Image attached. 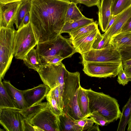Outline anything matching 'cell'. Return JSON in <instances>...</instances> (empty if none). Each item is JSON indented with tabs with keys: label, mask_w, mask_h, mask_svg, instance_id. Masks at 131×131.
I'll return each instance as SVG.
<instances>
[{
	"label": "cell",
	"mask_w": 131,
	"mask_h": 131,
	"mask_svg": "<svg viewBox=\"0 0 131 131\" xmlns=\"http://www.w3.org/2000/svg\"><path fill=\"white\" fill-rule=\"evenodd\" d=\"M123 68L131 66V59L122 61Z\"/></svg>",
	"instance_id": "42"
},
{
	"label": "cell",
	"mask_w": 131,
	"mask_h": 131,
	"mask_svg": "<svg viewBox=\"0 0 131 131\" xmlns=\"http://www.w3.org/2000/svg\"><path fill=\"white\" fill-rule=\"evenodd\" d=\"M48 102L40 103L20 110L19 112L24 117L29 121L47 107Z\"/></svg>",
	"instance_id": "24"
},
{
	"label": "cell",
	"mask_w": 131,
	"mask_h": 131,
	"mask_svg": "<svg viewBox=\"0 0 131 131\" xmlns=\"http://www.w3.org/2000/svg\"><path fill=\"white\" fill-rule=\"evenodd\" d=\"M117 81L118 83L123 86H125L131 81V79L128 77L125 72L122 65V61L121 63L117 75Z\"/></svg>",
	"instance_id": "34"
},
{
	"label": "cell",
	"mask_w": 131,
	"mask_h": 131,
	"mask_svg": "<svg viewBox=\"0 0 131 131\" xmlns=\"http://www.w3.org/2000/svg\"><path fill=\"white\" fill-rule=\"evenodd\" d=\"M69 0H31V23L38 43L55 39L66 23Z\"/></svg>",
	"instance_id": "1"
},
{
	"label": "cell",
	"mask_w": 131,
	"mask_h": 131,
	"mask_svg": "<svg viewBox=\"0 0 131 131\" xmlns=\"http://www.w3.org/2000/svg\"><path fill=\"white\" fill-rule=\"evenodd\" d=\"M98 27L96 21L72 31L69 33L70 40L72 41L79 37L89 33Z\"/></svg>",
	"instance_id": "28"
},
{
	"label": "cell",
	"mask_w": 131,
	"mask_h": 131,
	"mask_svg": "<svg viewBox=\"0 0 131 131\" xmlns=\"http://www.w3.org/2000/svg\"><path fill=\"white\" fill-rule=\"evenodd\" d=\"M23 60L24 63L29 68L33 69L37 72L42 66L37 51L34 48L25 55Z\"/></svg>",
	"instance_id": "18"
},
{
	"label": "cell",
	"mask_w": 131,
	"mask_h": 131,
	"mask_svg": "<svg viewBox=\"0 0 131 131\" xmlns=\"http://www.w3.org/2000/svg\"><path fill=\"white\" fill-rule=\"evenodd\" d=\"M131 5V0H115L111 7L112 16L117 15Z\"/></svg>",
	"instance_id": "29"
},
{
	"label": "cell",
	"mask_w": 131,
	"mask_h": 131,
	"mask_svg": "<svg viewBox=\"0 0 131 131\" xmlns=\"http://www.w3.org/2000/svg\"><path fill=\"white\" fill-rule=\"evenodd\" d=\"M124 45L131 46V41L127 43L126 44V45Z\"/></svg>",
	"instance_id": "48"
},
{
	"label": "cell",
	"mask_w": 131,
	"mask_h": 131,
	"mask_svg": "<svg viewBox=\"0 0 131 131\" xmlns=\"http://www.w3.org/2000/svg\"><path fill=\"white\" fill-rule=\"evenodd\" d=\"M59 107L63 110L64 106L63 97L59 86L50 89Z\"/></svg>",
	"instance_id": "33"
},
{
	"label": "cell",
	"mask_w": 131,
	"mask_h": 131,
	"mask_svg": "<svg viewBox=\"0 0 131 131\" xmlns=\"http://www.w3.org/2000/svg\"><path fill=\"white\" fill-rule=\"evenodd\" d=\"M109 44V41L99 31L95 37L92 49H102L107 46Z\"/></svg>",
	"instance_id": "31"
},
{
	"label": "cell",
	"mask_w": 131,
	"mask_h": 131,
	"mask_svg": "<svg viewBox=\"0 0 131 131\" xmlns=\"http://www.w3.org/2000/svg\"><path fill=\"white\" fill-rule=\"evenodd\" d=\"M81 86L80 73L78 71L71 72L67 70L64 78L62 95L64 108L73 99Z\"/></svg>",
	"instance_id": "11"
},
{
	"label": "cell",
	"mask_w": 131,
	"mask_h": 131,
	"mask_svg": "<svg viewBox=\"0 0 131 131\" xmlns=\"http://www.w3.org/2000/svg\"><path fill=\"white\" fill-rule=\"evenodd\" d=\"M99 9L98 24L102 31L105 32L112 16L111 7L112 0H101Z\"/></svg>",
	"instance_id": "17"
},
{
	"label": "cell",
	"mask_w": 131,
	"mask_h": 131,
	"mask_svg": "<svg viewBox=\"0 0 131 131\" xmlns=\"http://www.w3.org/2000/svg\"><path fill=\"white\" fill-rule=\"evenodd\" d=\"M129 131H131V128H130L129 130Z\"/></svg>",
	"instance_id": "49"
},
{
	"label": "cell",
	"mask_w": 131,
	"mask_h": 131,
	"mask_svg": "<svg viewBox=\"0 0 131 131\" xmlns=\"http://www.w3.org/2000/svg\"><path fill=\"white\" fill-rule=\"evenodd\" d=\"M17 109L0 108V123L7 131H24V117Z\"/></svg>",
	"instance_id": "10"
},
{
	"label": "cell",
	"mask_w": 131,
	"mask_h": 131,
	"mask_svg": "<svg viewBox=\"0 0 131 131\" xmlns=\"http://www.w3.org/2000/svg\"><path fill=\"white\" fill-rule=\"evenodd\" d=\"M131 115V93L127 103L122 108L117 131H125Z\"/></svg>",
	"instance_id": "23"
},
{
	"label": "cell",
	"mask_w": 131,
	"mask_h": 131,
	"mask_svg": "<svg viewBox=\"0 0 131 131\" xmlns=\"http://www.w3.org/2000/svg\"><path fill=\"white\" fill-rule=\"evenodd\" d=\"M24 131H41L36 127L32 125L26 118H24L23 121Z\"/></svg>",
	"instance_id": "38"
},
{
	"label": "cell",
	"mask_w": 131,
	"mask_h": 131,
	"mask_svg": "<svg viewBox=\"0 0 131 131\" xmlns=\"http://www.w3.org/2000/svg\"><path fill=\"white\" fill-rule=\"evenodd\" d=\"M70 42L60 34L53 40L38 43L36 49L42 64L55 56H60L64 59L71 57L76 52Z\"/></svg>",
	"instance_id": "3"
},
{
	"label": "cell",
	"mask_w": 131,
	"mask_h": 131,
	"mask_svg": "<svg viewBox=\"0 0 131 131\" xmlns=\"http://www.w3.org/2000/svg\"><path fill=\"white\" fill-rule=\"evenodd\" d=\"M100 31L98 28L71 41L76 52L81 54L90 50L95 38Z\"/></svg>",
	"instance_id": "14"
},
{
	"label": "cell",
	"mask_w": 131,
	"mask_h": 131,
	"mask_svg": "<svg viewBox=\"0 0 131 131\" xmlns=\"http://www.w3.org/2000/svg\"><path fill=\"white\" fill-rule=\"evenodd\" d=\"M59 118L60 131H83L75 123V120L66 113L60 115Z\"/></svg>",
	"instance_id": "20"
},
{
	"label": "cell",
	"mask_w": 131,
	"mask_h": 131,
	"mask_svg": "<svg viewBox=\"0 0 131 131\" xmlns=\"http://www.w3.org/2000/svg\"><path fill=\"white\" fill-rule=\"evenodd\" d=\"M128 124V125L127 130L129 131V130L131 128V115L129 120Z\"/></svg>",
	"instance_id": "47"
},
{
	"label": "cell",
	"mask_w": 131,
	"mask_h": 131,
	"mask_svg": "<svg viewBox=\"0 0 131 131\" xmlns=\"http://www.w3.org/2000/svg\"><path fill=\"white\" fill-rule=\"evenodd\" d=\"M24 0H0V3L6 4L18 1H22Z\"/></svg>",
	"instance_id": "46"
},
{
	"label": "cell",
	"mask_w": 131,
	"mask_h": 131,
	"mask_svg": "<svg viewBox=\"0 0 131 131\" xmlns=\"http://www.w3.org/2000/svg\"><path fill=\"white\" fill-rule=\"evenodd\" d=\"M81 55L82 61L117 63L122 61L119 51L110 44L102 49H92Z\"/></svg>",
	"instance_id": "8"
},
{
	"label": "cell",
	"mask_w": 131,
	"mask_h": 131,
	"mask_svg": "<svg viewBox=\"0 0 131 131\" xmlns=\"http://www.w3.org/2000/svg\"><path fill=\"white\" fill-rule=\"evenodd\" d=\"M0 108H8L17 109L5 89L2 82L0 81Z\"/></svg>",
	"instance_id": "27"
},
{
	"label": "cell",
	"mask_w": 131,
	"mask_h": 131,
	"mask_svg": "<svg viewBox=\"0 0 131 131\" xmlns=\"http://www.w3.org/2000/svg\"><path fill=\"white\" fill-rule=\"evenodd\" d=\"M67 70L61 62L53 64H44L38 72L43 83L50 89L59 86L62 95L63 92L64 78Z\"/></svg>",
	"instance_id": "6"
},
{
	"label": "cell",
	"mask_w": 131,
	"mask_h": 131,
	"mask_svg": "<svg viewBox=\"0 0 131 131\" xmlns=\"http://www.w3.org/2000/svg\"><path fill=\"white\" fill-rule=\"evenodd\" d=\"M31 0H23L18 9L14 23L17 29L19 28L24 17L26 14L30 11Z\"/></svg>",
	"instance_id": "26"
},
{
	"label": "cell",
	"mask_w": 131,
	"mask_h": 131,
	"mask_svg": "<svg viewBox=\"0 0 131 131\" xmlns=\"http://www.w3.org/2000/svg\"><path fill=\"white\" fill-rule=\"evenodd\" d=\"M77 103L82 115L85 117H89L91 114L89 108V99L84 89L81 86L78 90Z\"/></svg>",
	"instance_id": "19"
},
{
	"label": "cell",
	"mask_w": 131,
	"mask_h": 131,
	"mask_svg": "<svg viewBox=\"0 0 131 131\" xmlns=\"http://www.w3.org/2000/svg\"><path fill=\"white\" fill-rule=\"evenodd\" d=\"M2 82L5 89L17 109L21 110L28 107L24 97L22 90L15 88L9 81L4 80Z\"/></svg>",
	"instance_id": "16"
},
{
	"label": "cell",
	"mask_w": 131,
	"mask_h": 131,
	"mask_svg": "<svg viewBox=\"0 0 131 131\" xmlns=\"http://www.w3.org/2000/svg\"><path fill=\"white\" fill-rule=\"evenodd\" d=\"M121 62L82 61L83 70L85 74L91 77H115L117 75Z\"/></svg>",
	"instance_id": "7"
},
{
	"label": "cell",
	"mask_w": 131,
	"mask_h": 131,
	"mask_svg": "<svg viewBox=\"0 0 131 131\" xmlns=\"http://www.w3.org/2000/svg\"><path fill=\"white\" fill-rule=\"evenodd\" d=\"M118 50L121 54L122 61L131 59V46L124 45Z\"/></svg>",
	"instance_id": "36"
},
{
	"label": "cell",
	"mask_w": 131,
	"mask_h": 131,
	"mask_svg": "<svg viewBox=\"0 0 131 131\" xmlns=\"http://www.w3.org/2000/svg\"><path fill=\"white\" fill-rule=\"evenodd\" d=\"M94 22L93 19L89 18L85 16L78 20L72 23H66L61 32L68 34L82 27L91 24Z\"/></svg>",
	"instance_id": "22"
},
{
	"label": "cell",
	"mask_w": 131,
	"mask_h": 131,
	"mask_svg": "<svg viewBox=\"0 0 131 131\" xmlns=\"http://www.w3.org/2000/svg\"><path fill=\"white\" fill-rule=\"evenodd\" d=\"M99 125L97 123H95L94 125H93L88 130V131H100Z\"/></svg>",
	"instance_id": "45"
},
{
	"label": "cell",
	"mask_w": 131,
	"mask_h": 131,
	"mask_svg": "<svg viewBox=\"0 0 131 131\" xmlns=\"http://www.w3.org/2000/svg\"><path fill=\"white\" fill-rule=\"evenodd\" d=\"M84 90L89 99L91 114L97 112L107 120L108 123L120 119L122 112L116 99L102 92L95 91L91 88Z\"/></svg>",
	"instance_id": "2"
},
{
	"label": "cell",
	"mask_w": 131,
	"mask_h": 131,
	"mask_svg": "<svg viewBox=\"0 0 131 131\" xmlns=\"http://www.w3.org/2000/svg\"><path fill=\"white\" fill-rule=\"evenodd\" d=\"M30 15L29 12L26 14L24 17L19 28L29 23L30 21Z\"/></svg>",
	"instance_id": "41"
},
{
	"label": "cell",
	"mask_w": 131,
	"mask_h": 131,
	"mask_svg": "<svg viewBox=\"0 0 131 131\" xmlns=\"http://www.w3.org/2000/svg\"><path fill=\"white\" fill-rule=\"evenodd\" d=\"M115 0H112V2H113Z\"/></svg>",
	"instance_id": "50"
},
{
	"label": "cell",
	"mask_w": 131,
	"mask_h": 131,
	"mask_svg": "<svg viewBox=\"0 0 131 131\" xmlns=\"http://www.w3.org/2000/svg\"><path fill=\"white\" fill-rule=\"evenodd\" d=\"M123 69L127 76L131 79V66Z\"/></svg>",
	"instance_id": "44"
},
{
	"label": "cell",
	"mask_w": 131,
	"mask_h": 131,
	"mask_svg": "<svg viewBox=\"0 0 131 131\" xmlns=\"http://www.w3.org/2000/svg\"><path fill=\"white\" fill-rule=\"evenodd\" d=\"M84 16L80 11L76 4L71 2L67 12L65 24L78 20Z\"/></svg>",
	"instance_id": "25"
},
{
	"label": "cell",
	"mask_w": 131,
	"mask_h": 131,
	"mask_svg": "<svg viewBox=\"0 0 131 131\" xmlns=\"http://www.w3.org/2000/svg\"><path fill=\"white\" fill-rule=\"evenodd\" d=\"M29 121L41 131H60L59 116L52 113L49 105Z\"/></svg>",
	"instance_id": "9"
},
{
	"label": "cell",
	"mask_w": 131,
	"mask_h": 131,
	"mask_svg": "<svg viewBox=\"0 0 131 131\" xmlns=\"http://www.w3.org/2000/svg\"><path fill=\"white\" fill-rule=\"evenodd\" d=\"M23 1L0 3V28H14L17 14Z\"/></svg>",
	"instance_id": "12"
},
{
	"label": "cell",
	"mask_w": 131,
	"mask_h": 131,
	"mask_svg": "<svg viewBox=\"0 0 131 131\" xmlns=\"http://www.w3.org/2000/svg\"><path fill=\"white\" fill-rule=\"evenodd\" d=\"M71 2L76 4L81 3L88 7L96 6L99 9L100 6V0H70Z\"/></svg>",
	"instance_id": "37"
},
{
	"label": "cell",
	"mask_w": 131,
	"mask_h": 131,
	"mask_svg": "<svg viewBox=\"0 0 131 131\" xmlns=\"http://www.w3.org/2000/svg\"><path fill=\"white\" fill-rule=\"evenodd\" d=\"M75 123L82 129L83 131H87L94 125L95 122L91 118L85 117L77 120H75Z\"/></svg>",
	"instance_id": "32"
},
{
	"label": "cell",
	"mask_w": 131,
	"mask_h": 131,
	"mask_svg": "<svg viewBox=\"0 0 131 131\" xmlns=\"http://www.w3.org/2000/svg\"><path fill=\"white\" fill-rule=\"evenodd\" d=\"M131 16V5L118 15V16L114 23L102 34L110 41L114 35L121 32L122 28Z\"/></svg>",
	"instance_id": "15"
},
{
	"label": "cell",
	"mask_w": 131,
	"mask_h": 131,
	"mask_svg": "<svg viewBox=\"0 0 131 131\" xmlns=\"http://www.w3.org/2000/svg\"><path fill=\"white\" fill-rule=\"evenodd\" d=\"M131 41V31H122L113 36L109 44L118 50L123 46Z\"/></svg>",
	"instance_id": "21"
},
{
	"label": "cell",
	"mask_w": 131,
	"mask_h": 131,
	"mask_svg": "<svg viewBox=\"0 0 131 131\" xmlns=\"http://www.w3.org/2000/svg\"><path fill=\"white\" fill-rule=\"evenodd\" d=\"M117 16L118 15H116L112 16V17L107 27V28L106 31L109 29V28L114 23V22L117 18Z\"/></svg>",
	"instance_id": "43"
},
{
	"label": "cell",
	"mask_w": 131,
	"mask_h": 131,
	"mask_svg": "<svg viewBox=\"0 0 131 131\" xmlns=\"http://www.w3.org/2000/svg\"><path fill=\"white\" fill-rule=\"evenodd\" d=\"M131 31V16L123 26L122 31Z\"/></svg>",
	"instance_id": "40"
},
{
	"label": "cell",
	"mask_w": 131,
	"mask_h": 131,
	"mask_svg": "<svg viewBox=\"0 0 131 131\" xmlns=\"http://www.w3.org/2000/svg\"><path fill=\"white\" fill-rule=\"evenodd\" d=\"M46 97L51 111L54 114L59 116L65 113L63 110L58 107L53 94L50 90Z\"/></svg>",
	"instance_id": "30"
},
{
	"label": "cell",
	"mask_w": 131,
	"mask_h": 131,
	"mask_svg": "<svg viewBox=\"0 0 131 131\" xmlns=\"http://www.w3.org/2000/svg\"><path fill=\"white\" fill-rule=\"evenodd\" d=\"M50 90L48 86L43 83L31 89L22 90L28 107L41 103Z\"/></svg>",
	"instance_id": "13"
},
{
	"label": "cell",
	"mask_w": 131,
	"mask_h": 131,
	"mask_svg": "<svg viewBox=\"0 0 131 131\" xmlns=\"http://www.w3.org/2000/svg\"><path fill=\"white\" fill-rule=\"evenodd\" d=\"M14 28H0V81L9 69L14 56Z\"/></svg>",
	"instance_id": "4"
},
{
	"label": "cell",
	"mask_w": 131,
	"mask_h": 131,
	"mask_svg": "<svg viewBox=\"0 0 131 131\" xmlns=\"http://www.w3.org/2000/svg\"><path fill=\"white\" fill-rule=\"evenodd\" d=\"M64 59L63 57L60 56H55L47 59L42 65L47 63L53 64H57L61 62Z\"/></svg>",
	"instance_id": "39"
},
{
	"label": "cell",
	"mask_w": 131,
	"mask_h": 131,
	"mask_svg": "<svg viewBox=\"0 0 131 131\" xmlns=\"http://www.w3.org/2000/svg\"><path fill=\"white\" fill-rule=\"evenodd\" d=\"M38 43L30 21L16 30L14 42V56L23 60L25 55Z\"/></svg>",
	"instance_id": "5"
},
{
	"label": "cell",
	"mask_w": 131,
	"mask_h": 131,
	"mask_svg": "<svg viewBox=\"0 0 131 131\" xmlns=\"http://www.w3.org/2000/svg\"><path fill=\"white\" fill-rule=\"evenodd\" d=\"M89 117L93 119L95 123H97L101 126H104L108 124L107 120L97 112H93Z\"/></svg>",
	"instance_id": "35"
}]
</instances>
